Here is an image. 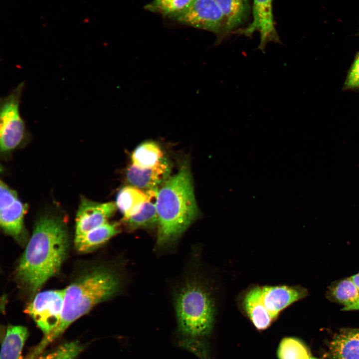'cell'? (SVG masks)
Segmentation results:
<instances>
[{
	"label": "cell",
	"instance_id": "1",
	"mask_svg": "<svg viewBox=\"0 0 359 359\" xmlns=\"http://www.w3.org/2000/svg\"><path fill=\"white\" fill-rule=\"evenodd\" d=\"M67 247L68 235L63 221L54 215L41 216L17 266V279L35 293L59 271Z\"/></svg>",
	"mask_w": 359,
	"mask_h": 359
},
{
	"label": "cell",
	"instance_id": "2",
	"mask_svg": "<svg viewBox=\"0 0 359 359\" xmlns=\"http://www.w3.org/2000/svg\"><path fill=\"white\" fill-rule=\"evenodd\" d=\"M156 209L158 224L156 246L160 250L167 249L174 245L200 215L188 162L163 183L158 190Z\"/></svg>",
	"mask_w": 359,
	"mask_h": 359
},
{
	"label": "cell",
	"instance_id": "3",
	"mask_svg": "<svg viewBox=\"0 0 359 359\" xmlns=\"http://www.w3.org/2000/svg\"><path fill=\"white\" fill-rule=\"evenodd\" d=\"M122 285V278L117 270L107 267L96 268L81 276L65 288L63 308L58 326L44 336L29 353L31 359L42 354L73 322L87 313L97 304L115 295Z\"/></svg>",
	"mask_w": 359,
	"mask_h": 359
},
{
	"label": "cell",
	"instance_id": "4",
	"mask_svg": "<svg viewBox=\"0 0 359 359\" xmlns=\"http://www.w3.org/2000/svg\"><path fill=\"white\" fill-rule=\"evenodd\" d=\"M178 328L187 339L209 335L213 328L215 305L211 294L195 277L186 278L175 295Z\"/></svg>",
	"mask_w": 359,
	"mask_h": 359
},
{
	"label": "cell",
	"instance_id": "5",
	"mask_svg": "<svg viewBox=\"0 0 359 359\" xmlns=\"http://www.w3.org/2000/svg\"><path fill=\"white\" fill-rule=\"evenodd\" d=\"M24 82L19 83L0 101V148L1 152L11 151L24 139L26 127L19 111Z\"/></svg>",
	"mask_w": 359,
	"mask_h": 359
},
{
	"label": "cell",
	"instance_id": "6",
	"mask_svg": "<svg viewBox=\"0 0 359 359\" xmlns=\"http://www.w3.org/2000/svg\"><path fill=\"white\" fill-rule=\"evenodd\" d=\"M170 18L182 24L225 35L224 18L216 0H193Z\"/></svg>",
	"mask_w": 359,
	"mask_h": 359
},
{
	"label": "cell",
	"instance_id": "7",
	"mask_svg": "<svg viewBox=\"0 0 359 359\" xmlns=\"http://www.w3.org/2000/svg\"><path fill=\"white\" fill-rule=\"evenodd\" d=\"M65 289L48 290L36 295L25 312L46 336L58 326L63 308Z\"/></svg>",
	"mask_w": 359,
	"mask_h": 359
},
{
	"label": "cell",
	"instance_id": "8",
	"mask_svg": "<svg viewBox=\"0 0 359 359\" xmlns=\"http://www.w3.org/2000/svg\"><path fill=\"white\" fill-rule=\"evenodd\" d=\"M27 205L18 198L15 191L2 180L0 185V224L6 234L19 239L23 232V219Z\"/></svg>",
	"mask_w": 359,
	"mask_h": 359
},
{
	"label": "cell",
	"instance_id": "9",
	"mask_svg": "<svg viewBox=\"0 0 359 359\" xmlns=\"http://www.w3.org/2000/svg\"><path fill=\"white\" fill-rule=\"evenodd\" d=\"M116 208V203L113 202L98 203L82 198L76 215L75 237L107 223Z\"/></svg>",
	"mask_w": 359,
	"mask_h": 359
},
{
	"label": "cell",
	"instance_id": "10",
	"mask_svg": "<svg viewBox=\"0 0 359 359\" xmlns=\"http://www.w3.org/2000/svg\"><path fill=\"white\" fill-rule=\"evenodd\" d=\"M307 295V290L299 286H261V301L274 320L283 310Z\"/></svg>",
	"mask_w": 359,
	"mask_h": 359
},
{
	"label": "cell",
	"instance_id": "11",
	"mask_svg": "<svg viewBox=\"0 0 359 359\" xmlns=\"http://www.w3.org/2000/svg\"><path fill=\"white\" fill-rule=\"evenodd\" d=\"M273 0H253L252 8L253 20L244 29L240 31L247 36L258 31L260 35L259 48L263 49L268 42H279L280 39L274 25Z\"/></svg>",
	"mask_w": 359,
	"mask_h": 359
},
{
	"label": "cell",
	"instance_id": "12",
	"mask_svg": "<svg viewBox=\"0 0 359 359\" xmlns=\"http://www.w3.org/2000/svg\"><path fill=\"white\" fill-rule=\"evenodd\" d=\"M170 171L169 165L162 160L148 168H139L132 165L127 170L126 178L132 186L147 191L164 183L169 178Z\"/></svg>",
	"mask_w": 359,
	"mask_h": 359
},
{
	"label": "cell",
	"instance_id": "13",
	"mask_svg": "<svg viewBox=\"0 0 359 359\" xmlns=\"http://www.w3.org/2000/svg\"><path fill=\"white\" fill-rule=\"evenodd\" d=\"M329 359H359V329H344L331 341Z\"/></svg>",
	"mask_w": 359,
	"mask_h": 359
},
{
	"label": "cell",
	"instance_id": "14",
	"mask_svg": "<svg viewBox=\"0 0 359 359\" xmlns=\"http://www.w3.org/2000/svg\"><path fill=\"white\" fill-rule=\"evenodd\" d=\"M260 292L261 286L250 289L244 295L242 305L254 327L262 331L270 327L274 320L262 304Z\"/></svg>",
	"mask_w": 359,
	"mask_h": 359
},
{
	"label": "cell",
	"instance_id": "15",
	"mask_svg": "<svg viewBox=\"0 0 359 359\" xmlns=\"http://www.w3.org/2000/svg\"><path fill=\"white\" fill-rule=\"evenodd\" d=\"M158 190L156 188L146 191L148 194L149 198L141 210L134 215L123 218V222L128 230L132 231L141 228L158 227L156 200Z\"/></svg>",
	"mask_w": 359,
	"mask_h": 359
},
{
	"label": "cell",
	"instance_id": "16",
	"mask_svg": "<svg viewBox=\"0 0 359 359\" xmlns=\"http://www.w3.org/2000/svg\"><path fill=\"white\" fill-rule=\"evenodd\" d=\"M120 227L116 223L107 222L80 236L75 237V245L80 252L91 251L117 234Z\"/></svg>",
	"mask_w": 359,
	"mask_h": 359
},
{
	"label": "cell",
	"instance_id": "17",
	"mask_svg": "<svg viewBox=\"0 0 359 359\" xmlns=\"http://www.w3.org/2000/svg\"><path fill=\"white\" fill-rule=\"evenodd\" d=\"M225 20L224 34L243 24L250 11L249 0H216Z\"/></svg>",
	"mask_w": 359,
	"mask_h": 359
},
{
	"label": "cell",
	"instance_id": "18",
	"mask_svg": "<svg viewBox=\"0 0 359 359\" xmlns=\"http://www.w3.org/2000/svg\"><path fill=\"white\" fill-rule=\"evenodd\" d=\"M148 193L133 186L122 188L116 197L117 207L123 214V218L138 213L148 200Z\"/></svg>",
	"mask_w": 359,
	"mask_h": 359
},
{
	"label": "cell",
	"instance_id": "19",
	"mask_svg": "<svg viewBox=\"0 0 359 359\" xmlns=\"http://www.w3.org/2000/svg\"><path fill=\"white\" fill-rule=\"evenodd\" d=\"M326 297L330 301L343 305L342 310L346 311L359 300V290L351 277L347 278L332 283Z\"/></svg>",
	"mask_w": 359,
	"mask_h": 359
},
{
	"label": "cell",
	"instance_id": "20",
	"mask_svg": "<svg viewBox=\"0 0 359 359\" xmlns=\"http://www.w3.org/2000/svg\"><path fill=\"white\" fill-rule=\"evenodd\" d=\"M28 335L27 328L23 326H8L2 343L0 359H23L22 350Z\"/></svg>",
	"mask_w": 359,
	"mask_h": 359
},
{
	"label": "cell",
	"instance_id": "21",
	"mask_svg": "<svg viewBox=\"0 0 359 359\" xmlns=\"http://www.w3.org/2000/svg\"><path fill=\"white\" fill-rule=\"evenodd\" d=\"M163 155L158 144L147 141L139 145L133 152L132 165L142 169L151 168L162 161Z\"/></svg>",
	"mask_w": 359,
	"mask_h": 359
},
{
	"label": "cell",
	"instance_id": "22",
	"mask_svg": "<svg viewBox=\"0 0 359 359\" xmlns=\"http://www.w3.org/2000/svg\"><path fill=\"white\" fill-rule=\"evenodd\" d=\"M277 355L278 359H310L312 357L305 344L294 337H286L281 341Z\"/></svg>",
	"mask_w": 359,
	"mask_h": 359
},
{
	"label": "cell",
	"instance_id": "23",
	"mask_svg": "<svg viewBox=\"0 0 359 359\" xmlns=\"http://www.w3.org/2000/svg\"><path fill=\"white\" fill-rule=\"evenodd\" d=\"M193 0H153L144 6L148 11L170 17L185 9Z\"/></svg>",
	"mask_w": 359,
	"mask_h": 359
},
{
	"label": "cell",
	"instance_id": "24",
	"mask_svg": "<svg viewBox=\"0 0 359 359\" xmlns=\"http://www.w3.org/2000/svg\"><path fill=\"white\" fill-rule=\"evenodd\" d=\"M83 349L84 346L78 342H72L42 353L35 359H75Z\"/></svg>",
	"mask_w": 359,
	"mask_h": 359
},
{
	"label": "cell",
	"instance_id": "25",
	"mask_svg": "<svg viewBox=\"0 0 359 359\" xmlns=\"http://www.w3.org/2000/svg\"><path fill=\"white\" fill-rule=\"evenodd\" d=\"M345 85L350 88L359 87V53L348 74Z\"/></svg>",
	"mask_w": 359,
	"mask_h": 359
},
{
	"label": "cell",
	"instance_id": "26",
	"mask_svg": "<svg viewBox=\"0 0 359 359\" xmlns=\"http://www.w3.org/2000/svg\"><path fill=\"white\" fill-rule=\"evenodd\" d=\"M351 278L359 290V273L351 277Z\"/></svg>",
	"mask_w": 359,
	"mask_h": 359
},
{
	"label": "cell",
	"instance_id": "27",
	"mask_svg": "<svg viewBox=\"0 0 359 359\" xmlns=\"http://www.w3.org/2000/svg\"><path fill=\"white\" fill-rule=\"evenodd\" d=\"M359 310V300L354 305L349 308L346 311Z\"/></svg>",
	"mask_w": 359,
	"mask_h": 359
},
{
	"label": "cell",
	"instance_id": "28",
	"mask_svg": "<svg viewBox=\"0 0 359 359\" xmlns=\"http://www.w3.org/2000/svg\"><path fill=\"white\" fill-rule=\"evenodd\" d=\"M310 359H318L315 358V357H311Z\"/></svg>",
	"mask_w": 359,
	"mask_h": 359
}]
</instances>
